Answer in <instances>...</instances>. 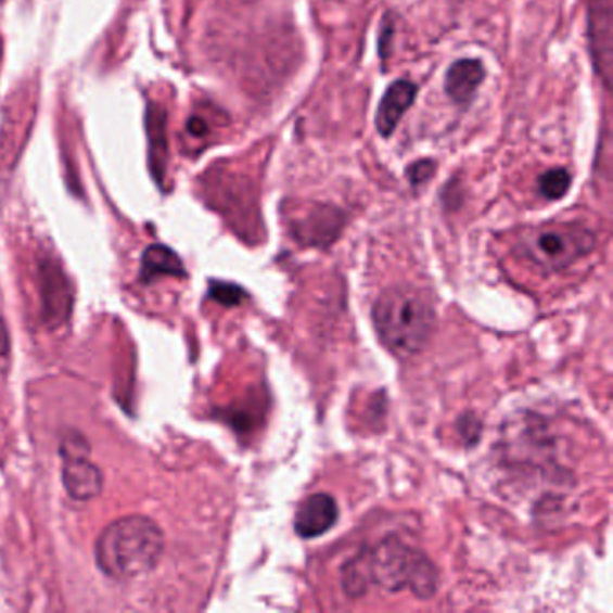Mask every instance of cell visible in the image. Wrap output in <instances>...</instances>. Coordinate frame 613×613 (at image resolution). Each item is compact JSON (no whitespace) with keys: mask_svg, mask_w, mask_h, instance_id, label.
I'll return each mask as SVG.
<instances>
[{"mask_svg":"<svg viewBox=\"0 0 613 613\" xmlns=\"http://www.w3.org/2000/svg\"><path fill=\"white\" fill-rule=\"evenodd\" d=\"M164 552V533L152 519L130 514L112 522L95 541V563L112 579H133L153 571Z\"/></svg>","mask_w":613,"mask_h":613,"instance_id":"1","label":"cell"},{"mask_svg":"<svg viewBox=\"0 0 613 613\" xmlns=\"http://www.w3.org/2000/svg\"><path fill=\"white\" fill-rule=\"evenodd\" d=\"M372 322L388 352L412 357L429 344L435 328V309L420 290L391 286L372 306Z\"/></svg>","mask_w":613,"mask_h":613,"instance_id":"2","label":"cell"},{"mask_svg":"<svg viewBox=\"0 0 613 613\" xmlns=\"http://www.w3.org/2000/svg\"><path fill=\"white\" fill-rule=\"evenodd\" d=\"M369 576L378 587L396 593L412 590L416 598L437 592L439 572L425 552L407 546L398 536H387L368 555Z\"/></svg>","mask_w":613,"mask_h":613,"instance_id":"3","label":"cell"},{"mask_svg":"<svg viewBox=\"0 0 613 613\" xmlns=\"http://www.w3.org/2000/svg\"><path fill=\"white\" fill-rule=\"evenodd\" d=\"M596 237L592 232L576 226L546 227L531 232L522 242V251L531 261L549 270H563L579 257L593 251Z\"/></svg>","mask_w":613,"mask_h":613,"instance_id":"4","label":"cell"},{"mask_svg":"<svg viewBox=\"0 0 613 613\" xmlns=\"http://www.w3.org/2000/svg\"><path fill=\"white\" fill-rule=\"evenodd\" d=\"M60 454L63 459V488L68 493V497L79 502L100 497L103 491V473L94 462H90V448L85 437L73 432L71 437L62 440Z\"/></svg>","mask_w":613,"mask_h":613,"instance_id":"5","label":"cell"},{"mask_svg":"<svg viewBox=\"0 0 613 613\" xmlns=\"http://www.w3.org/2000/svg\"><path fill=\"white\" fill-rule=\"evenodd\" d=\"M38 286L42 295L43 314L51 328L63 324L73 308V289L67 276L54 259L43 257L38 267Z\"/></svg>","mask_w":613,"mask_h":613,"instance_id":"6","label":"cell"},{"mask_svg":"<svg viewBox=\"0 0 613 613\" xmlns=\"http://www.w3.org/2000/svg\"><path fill=\"white\" fill-rule=\"evenodd\" d=\"M339 520V506L328 493H315L305 498L295 513V533L301 538L324 535Z\"/></svg>","mask_w":613,"mask_h":613,"instance_id":"7","label":"cell"},{"mask_svg":"<svg viewBox=\"0 0 613 613\" xmlns=\"http://www.w3.org/2000/svg\"><path fill=\"white\" fill-rule=\"evenodd\" d=\"M590 42L599 73L609 85L612 71V0H592L590 4Z\"/></svg>","mask_w":613,"mask_h":613,"instance_id":"8","label":"cell"},{"mask_svg":"<svg viewBox=\"0 0 613 613\" xmlns=\"http://www.w3.org/2000/svg\"><path fill=\"white\" fill-rule=\"evenodd\" d=\"M418 87L409 79H399L383 94L376 112V128L382 137L393 136L405 112L414 103Z\"/></svg>","mask_w":613,"mask_h":613,"instance_id":"9","label":"cell"},{"mask_svg":"<svg viewBox=\"0 0 613 613\" xmlns=\"http://www.w3.org/2000/svg\"><path fill=\"white\" fill-rule=\"evenodd\" d=\"M341 229V210L328 205L314 207L303 220L295 221V234L308 245H328L339 237Z\"/></svg>","mask_w":613,"mask_h":613,"instance_id":"10","label":"cell"},{"mask_svg":"<svg viewBox=\"0 0 613 613\" xmlns=\"http://www.w3.org/2000/svg\"><path fill=\"white\" fill-rule=\"evenodd\" d=\"M484 67L478 60L462 59L454 63L445 76V90L457 105H467L483 84Z\"/></svg>","mask_w":613,"mask_h":613,"instance_id":"11","label":"cell"},{"mask_svg":"<svg viewBox=\"0 0 613 613\" xmlns=\"http://www.w3.org/2000/svg\"><path fill=\"white\" fill-rule=\"evenodd\" d=\"M163 276H175L184 278V265L180 257L175 254L169 246L152 245L148 246L141 259V279L146 283H152L153 279Z\"/></svg>","mask_w":613,"mask_h":613,"instance_id":"12","label":"cell"},{"mask_svg":"<svg viewBox=\"0 0 613 613\" xmlns=\"http://www.w3.org/2000/svg\"><path fill=\"white\" fill-rule=\"evenodd\" d=\"M148 136H150V163L155 177L163 179L168 163V142H166V114L161 106L152 105L148 111Z\"/></svg>","mask_w":613,"mask_h":613,"instance_id":"13","label":"cell"},{"mask_svg":"<svg viewBox=\"0 0 613 613\" xmlns=\"http://www.w3.org/2000/svg\"><path fill=\"white\" fill-rule=\"evenodd\" d=\"M369 582L371 576H369L368 555H358L342 566V585L347 596L360 598L368 592Z\"/></svg>","mask_w":613,"mask_h":613,"instance_id":"14","label":"cell"},{"mask_svg":"<svg viewBox=\"0 0 613 613\" xmlns=\"http://www.w3.org/2000/svg\"><path fill=\"white\" fill-rule=\"evenodd\" d=\"M571 174L565 168H554L541 175L538 186H540V193L547 200H560L571 189Z\"/></svg>","mask_w":613,"mask_h":613,"instance_id":"15","label":"cell"},{"mask_svg":"<svg viewBox=\"0 0 613 613\" xmlns=\"http://www.w3.org/2000/svg\"><path fill=\"white\" fill-rule=\"evenodd\" d=\"M209 297L216 303H220L221 306H226V308H232V306L242 305L246 292L238 284L213 281L209 286Z\"/></svg>","mask_w":613,"mask_h":613,"instance_id":"16","label":"cell"},{"mask_svg":"<svg viewBox=\"0 0 613 613\" xmlns=\"http://www.w3.org/2000/svg\"><path fill=\"white\" fill-rule=\"evenodd\" d=\"M434 171L435 164L432 161H420V163L412 164L407 174H409L410 184L418 188V186L425 184Z\"/></svg>","mask_w":613,"mask_h":613,"instance_id":"17","label":"cell"},{"mask_svg":"<svg viewBox=\"0 0 613 613\" xmlns=\"http://www.w3.org/2000/svg\"><path fill=\"white\" fill-rule=\"evenodd\" d=\"M188 131L193 137H204L209 131V128H207V123L202 117L193 116L189 119Z\"/></svg>","mask_w":613,"mask_h":613,"instance_id":"18","label":"cell"},{"mask_svg":"<svg viewBox=\"0 0 613 613\" xmlns=\"http://www.w3.org/2000/svg\"><path fill=\"white\" fill-rule=\"evenodd\" d=\"M10 353V336L5 330L4 319L0 317V358L5 357Z\"/></svg>","mask_w":613,"mask_h":613,"instance_id":"19","label":"cell"},{"mask_svg":"<svg viewBox=\"0 0 613 613\" xmlns=\"http://www.w3.org/2000/svg\"><path fill=\"white\" fill-rule=\"evenodd\" d=\"M0 56H2V42H0Z\"/></svg>","mask_w":613,"mask_h":613,"instance_id":"20","label":"cell"}]
</instances>
